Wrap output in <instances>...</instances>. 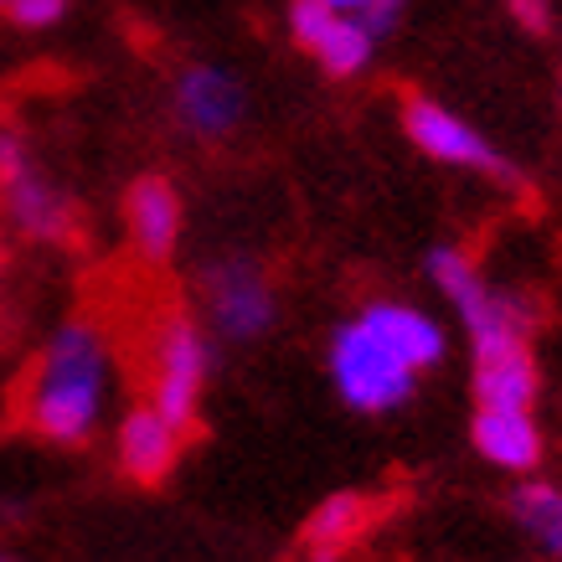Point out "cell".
I'll return each mask as SVG.
<instances>
[{
    "mask_svg": "<svg viewBox=\"0 0 562 562\" xmlns=\"http://www.w3.org/2000/svg\"><path fill=\"white\" fill-rule=\"evenodd\" d=\"M512 516L531 542L562 562V485H552V480H527V485H516Z\"/></svg>",
    "mask_w": 562,
    "mask_h": 562,
    "instance_id": "cell-16",
    "label": "cell"
},
{
    "mask_svg": "<svg viewBox=\"0 0 562 562\" xmlns=\"http://www.w3.org/2000/svg\"><path fill=\"white\" fill-rule=\"evenodd\" d=\"M403 135H408L428 160L449 166V171H475V176H491V181L516 187L512 160L495 150L475 124L460 120L454 109H443V103L428 99V93H408V99H403Z\"/></svg>",
    "mask_w": 562,
    "mask_h": 562,
    "instance_id": "cell-6",
    "label": "cell"
},
{
    "mask_svg": "<svg viewBox=\"0 0 562 562\" xmlns=\"http://www.w3.org/2000/svg\"><path fill=\"white\" fill-rule=\"evenodd\" d=\"M428 279L439 284V294H449V305L460 310L470 351L501 341H531V310L506 290H491V279L480 273V263L464 248H434L428 254Z\"/></svg>",
    "mask_w": 562,
    "mask_h": 562,
    "instance_id": "cell-4",
    "label": "cell"
},
{
    "mask_svg": "<svg viewBox=\"0 0 562 562\" xmlns=\"http://www.w3.org/2000/svg\"><path fill=\"white\" fill-rule=\"evenodd\" d=\"M512 16L527 26V32L542 36L552 26V11H547V0H512Z\"/></svg>",
    "mask_w": 562,
    "mask_h": 562,
    "instance_id": "cell-20",
    "label": "cell"
},
{
    "mask_svg": "<svg viewBox=\"0 0 562 562\" xmlns=\"http://www.w3.org/2000/svg\"><path fill=\"white\" fill-rule=\"evenodd\" d=\"M325 5H330V11H351V16H357V11L367 5V0H325Z\"/></svg>",
    "mask_w": 562,
    "mask_h": 562,
    "instance_id": "cell-21",
    "label": "cell"
},
{
    "mask_svg": "<svg viewBox=\"0 0 562 562\" xmlns=\"http://www.w3.org/2000/svg\"><path fill=\"white\" fill-rule=\"evenodd\" d=\"M376 516H382V506H376V495L367 491H336L325 495L321 506L310 512L305 531H300V542H305L310 562H336L346 558L351 547L367 537V531L376 527Z\"/></svg>",
    "mask_w": 562,
    "mask_h": 562,
    "instance_id": "cell-13",
    "label": "cell"
},
{
    "mask_svg": "<svg viewBox=\"0 0 562 562\" xmlns=\"http://www.w3.org/2000/svg\"><path fill=\"white\" fill-rule=\"evenodd\" d=\"M325 367H330V382H336V397L357 413H392L403 408L418 387V367H413L397 346L376 330L367 315H346L336 330H330V351H325Z\"/></svg>",
    "mask_w": 562,
    "mask_h": 562,
    "instance_id": "cell-2",
    "label": "cell"
},
{
    "mask_svg": "<svg viewBox=\"0 0 562 562\" xmlns=\"http://www.w3.org/2000/svg\"><path fill=\"white\" fill-rule=\"evenodd\" d=\"M212 372V351H206L202 325L187 310H166L150 325V346H145V403L160 418H171L187 439L202 428V392Z\"/></svg>",
    "mask_w": 562,
    "mask_h": 562,
    "instance_id": "cell-3",
    "label": "cell"
},
{
    "mask_svg": "<svg viewBox=\"0 0 562 562\" xmlns=\"http://www.w3.org/2000/svg\"><path fill=\"white\" fill-rule=\"evenodd\" d=\"M542 372L531 341H501L475 351V408H537Z\"/></svg>",
    "mask_w": 562,
    "mask_h": 562,
    "instance_id": "cell-11",
    "label": "cell"
},
{
    "mask_svg": "<svg viewBox=\"0 0 562 562\" xmlns=\"http://www.w3.org/2000/svg\"><path fill=\"white\" fill-rule=\"evenodd\" d=\"M361 315H367V321H372L376 330H382V336L418 367V372H434V367L443 361V351H449L443 325L418 305H403V300H367Z\"/></svg>",
    "mask_w": 562,
    "mask_h": 562,
    "instance_id": "cell-14",
    "label": "cell"
},
{
    "mask_svg": "<svg viewBox=\"0 0 562 562\" xmlns=\"http://www.w3.org/2000/svg\"><path fill=\"white\" fill-rule=\"evenodd\" d=\"M187 443L191 439L171 418H160L150 403H135V408H124L120 428H114V460H120V475L135 485H166L187 454Z\"/></svg>",
    "mask_w": 562,
    "mask_h": 562,
    "instance_id": "cell-9",
    "label": "cell"
},
{
    "mask_svg": "<svg viewBox=\"0 0 562 562\" xmlns=\"http://www.w3.org/2000/svg\"><path fill=\"white\" fill-rule=\"evenodd\" d=\"M0 562H26V558H16V552H0Z\"/></svg>",
    "mask_w": 562,
    "mask_h": 562,
    "instance_id": "cell-22",
    "label": "cell"
},
{
    "mask_svg": "<svg viewBox=\"0 0 562 562\" xmlns=\"http://www.w3.org/2000/svg\"><path fill=\"white\" fill-rule=\"evenodd\" d=\"M196 294H202L206 325L222 341H258L279 321V290H273L269 269L248 254L206 258L196 273Z\"/></svg>",
    "mask_w": 562,
    "mask_h": 562,
    "instance_id": "cell-5",
    "label": "cell"
},
{
    "mask_svg": "<svg viewBox=\"0 0 562 562\" xmlns=\"http://www.w3.org/2000/svg\"><path fill=\"white\" fill-rule=\"evenodd\" d=\"M403 11H408V0H367L357 16H361V26H367V32H372L376 42H382V36H387L392 26L403 21Z\"/></svg>",
    "mask_w": 562,
    "mask_h": 562,
    "instance_id": "cell-18",
    "label": "cell"
},
{
    "mask_svg": "<svg viewBox=\"0 0 562 562\" xmlns=\"http://www.w3.org/2000/svg\"><path fill=\"white\" fill-rule=\"evenodd\" d=\"M181 227H187V202L176 191L171 176H139L124 191V233L135 248L139 263H171V254L181 248Z\"/></svg>",
    "mask_w": 562,
    "mask_h": 562,
    "instance_id": "cell-8",
    "label": "cell"
},
{
    "mask_svg": "<svg viewBox=\"0 0 562 562\" xmlns=\"http://www.w3.org/2000/svg\"><path fill=\"white\" fill-rule=\"evenodd\" d=\"M114 392V351L99 321H63L47 336V346L32 357L16 387V424L57 449H83L103 424Z\"/></svg>",
    "mask_w": 562,
    "mask_h": 562,
    "instance_id": "cell-1",
    "label": "cell"
},
{
    "mask_svg": "<svg viewBox=\"0 0 562 562\" xmlns=\"http://www.w3.org/2000/svg\"><path fill=\"white\" fill-rule=\"evenodd\" d=\"M26 166H32V150H26V139H21L16 130H0V187H5V181H16Z\"/></svg>",
    "mask_w": 562,
    "mask_h": 562,
    "instance_id": "cell-19",
    "label": "cell"
},
{
    "mask_svg": "<svg viewBox=\"0 0 562 562\" xmlns=\"http://www.w3.org/2000/svg\"><path fill=\"white\" fill-rule=\"evenodd\" d=\"M372 52H376V36L361 26V16L336 11V16H330V26L321 32V42L310 47V57H315L330 78H357V72L372 68Z\"/></svg>",
    "mask_w": 562,
    "mask_h": 562,
    "instance_id": "cell-15",
    "label": "cell"
},
{
    "mask_svg": "<svg viewBox=\"0 0 562 562\" xmlns=\"http://www.w3.org/2000/svg\"><path fill=\"white\" fill-rule=\"evenodd\" d=\"M470 439H475L480 460H491L506 475H531L547 454V439L531 408H475Z\"/></svg>",
    "mask_w": 562,
    "mask_h": 562,
    "instance_id": "cell-12",
    "label": "cell"
},
{
    "mask_svg": "<svg viewBox=\"0 0 562 562\" xmlns=\"http://www.w3.org/2000/svg\"><path fill=\"white\" fill-rule=\"evenodd\" d=\"M5 5H11V0H0V11H5Z\"/></svg>",
    "mask_w": 562,
    "mask_h": 562,
    "instance_id": "cell-23",
    "label": "cell"
},
{
    "mask_svg": "<svg viewBox=\"0 0 562 562\" xmlns=\"http://www.w3.org/2000/svg\"><path fill=\"white\" fill-rule=\"evenodd\" d=\"M5 16L16 21V26H26V32H47V26H57V21L68 16V0H11Z\"/></svg>",
    "mask_w": 562,
    "mask_h": 562,
    "instance_id": "cell-17",
    "label": "cell"
},
{
    "mask_svg": "<svg viewBox=\"0 0 562 562\" xmlns=\"http://www.w3.org/2000/svg\"><path fill=\"white\" fill-rule=\"evenodd\" d=\"M5 217L16 227L21 238L32 243H72L78 238V206L63 187H52L47 176H36V166L5 181Z\"/></svg>",
    "mask_w": 562,
    "mask_h": 562,
    "instance_id": "cell-10",
    "label": "cell"
},
{
    "mask_svg": "<svg viewBox=\"0 0 562 562\" xmlns=\"http://www.w3.org/2000/svg\"><path fill=\"white\" fill-rule=\"evenodd\" d=\"M171 109L181 130L191 139H233L248 120V88L233 68L222 63H191V68L176 72V88H171Z\"/></svg>",
    "mask_w": 562,
    "mask_h": 562,
    "instance_id": "cell-7",
    "label": "cell"
}]
</instances>
